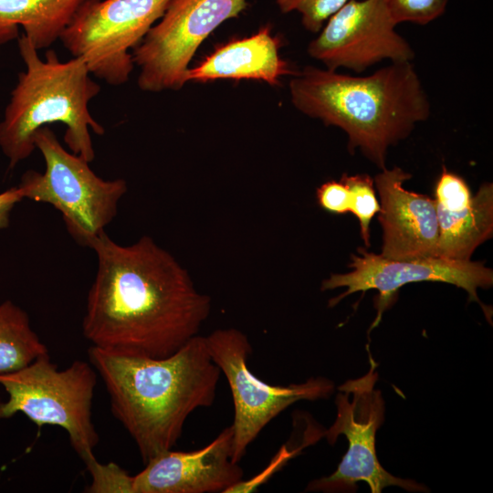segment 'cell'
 Returning <instances> with one entry per match:
<instances>
[{"label": "cell", "mask_w": 493, "mask_h": 493, "mask_svg": "<svg viewBox=\"0 0 493 493\" xmlns=\"http://www.w3.org/2000/svg\"><path fill=\"white\" fill-rule=\"evenodd\" d=\"M89 248L98 266L82 331L93 347L121 355L165 358L198 335L211 299L152 238L144 236L123 246L103 231Z\"/></svg>", "instance_id": "6da1fadb"}, {"label": "cell", "mask_w": 493, "mask_h": 493, "mask_svg": "<svg viewBox=\"0 0 493 493\" xmlns=\"http://www.w3.org/2000/svg\"><path fill=\"white\" fill-rule=\"evenodd\" d=\"M89 356L105 384L114 417L144 464L173 449L188 416L215 401L221 371L205 336H194L165 358L121 355L93 346Z\"/></svg>", "instance_id": "7a4b0ae2"}, {"label": "cell", "mask_w": 493, "mask_h": 493, "mask_svg": "<svg viewBox=\"0 0 493 493\" xmlns=\"http://www.w3.org/2000/svg\"><path fill=\"white\" fill-rule=\"evenodd\" d=\"M290 100L304 115L341 129L348 149L385 169L389 147L431 114V103L412 64L391 62L367 76L307 66L292 76Z\"/></svg>", "instance_id": "3957f363"}, {"label": "cell", "mask_w": 493, "mask_h": 493, "mask_svg": "<svg viewBox=\"0 0 493 493\" xmlns=\"http://www.w3.org/2000/svg\"><path fill=\"white\" fill-rule=\"evenodd\" d=\"M17 44L26 70L18 74L0 122V149L9 169L36 150V131L55 122L65 125L64 142L70 152L91 163L95 151L89 131L103 135L105 129L88 108L100 86L90 78L86 62L80 57L60 61L53 49L42 60L25 35Z\"/></svg>", "instance_id": "277c9868"}, {"label": "cell", "mask_w": 493, "mask_h": 493, "mask_svg": "<svg viewBox=\"0 0 493 493\" xmlns=\"http://www.w3.org/2000/svg\"><path fill=\"white\" fill-rule=\"evenodd\" d=\"M96 383L89 363L76 360L59 370L49 354L42 355L19 370L0 373L8 395L0 402V419L22 413L37 426L63 428L88 468L98 461L93 450L100 438L91 413Z\"/></svg>", "instance_id": "5b68a950"}, {"label": "cell", "mask_w": 493, "mask_h": 493, "mask_svg": "<svg viewBox=\"0 0 493 493\" xmlns=\"http://www.w3.org/2000/svg\"><path fill=\"white\" fill-rule=\"evenodd\" d=\"M34 143L43 155L45 172H25L17 187L24 199L49 204L60 212L71 237L89 247L116 216L126 181L99 177L89 162L66 151L47 126L36 131Z\"/></svg>", "instance_id": "8992f818"}, {"label": "cell", "mask_w": 493, "mask_h": 493, "mask_svg": "<svg viewBox=\"0 0 493 493\" xmlns=\"http://www.w3.org/2000/svg\"><path fill=\"white\" fill-rule=\"evenodd\" d=\"M205 337L210 356L226 377L233 397V462L239 463L265 426L289 405L301 400L326 399L333 393V383L323 377L288 386L271 385L258 379L247 365L252 346L237 329H217Z\"/></svg>", "instance_id": "52a82bcc"}, {"label": "cell", "mask_w": 493, "mask_h": 493, "mask_svg": "<svg viewBox=\"0 0 493 493\" xmlns=\"http://www.w3.org/2000/svg\"><path fill=\"white\" fill-rule=\"evenodd\" d=\"M171 0H84L60 35L73 57L111 86L128 81L131 52L164 14Z\"/></svg>", "instance_id": "ba28073f"}, {"label": "cell", "mask_w": 493, "mask_h": 493, "mask_svg": "<svg viewBox=\"0 0 493 493\" xmlns=\"http://www.w3.org/2000/svg\"><path fill=\"white\" fill-rule=\"evenodd\" d=\"M369 372L338 387L335 404L337 415L325 432L333 445L340 435L346 436L349 446L335 472L309 483L307 491L351 492L357 482H365L372 493L389 486H398L413 492L427 491L414 480L391 475L380 464L375 450V435L384 419V402L380 390L374 389L378 374L376 363L370 358Z\"/></svg>", "instance_id": "9c48e42d"}, {"label": "cell", "mask_w": 493, "mask_h": 493, "mask_svg": "<svg viewBox=\"0 0 493 493\" xmlns=\"http://www.w3.org/2000/svg\"><path fill=\"white\" fill-rule=\"evenodd\" d=\"M246 5V0H171L159 22L131 50L140 68L139 88L147 92L181 89L200 45Z\"/></svg>", "instance_id": "30bf717a"}, {"label": "cell", "mask_w": 493, "mask_h": 493, "mask_svg": "<svg viewBox=\"0 0 493 493\" xmlns=\"http://www.w3.org/2000/svg\"><path fill=\"white\" fill-rule=\"evenodd\" d=\"M396 26L385 0H350L326 21L308 54L327 69L355 73L383 60L412 61L414 51Z\"/></svg>", "instance_id": "8fae6325"}, {"label": "cell", "mask_w": 493, "mask_h": 493, "mask_svg": "<svg viewBox=\"0 0 493 493\" xmlns=\"http://www.w3.org/2000/svg\"><path fill=\"white\" fill-rule=\"evenodd\" d=\"M358 252L359 256H351V272L332 274L322 282V291L347 288L343 293L330 300V307L335 306L350 294L376 289L379 292L376 325L399 288L407 283L439 281L465 289L468 299L477 302L487 320H491V311L480 302L477 292V288H488L493 284V271L485 267L483 262L456 261L439 257L397 260L369 253L364 248H358Z\"/></svg>", "instance_id": "7c38bea8"}, {"label": "cell", "mask_w": 493, "mask_h": 493, "mask_svg": "<svg viewBox=\"0 0 493 493\" xmlns=\"http://www.w3.org/2000/svg\"><path fill=\"white\" fill-rule=\"evenodd\" d=\"M231 442L229 425L203 448L155 456L133 476V493L230 492L243 479L239 463L231 459Z\"/></svg>", "instance_id": "4fadbf2b"}, {"label": "cell", "mask_w": 493, "mask_h": 493, "mask_svg": "<svg viewBox=\"0 0 493 493\" xmlns=\"http://www.w3.org/2000/svg\"><path fill=\"white\" fill-rule=\"evenodd\" d=\"M412 175L402 168L381 170L374 179L380 195L378 220L383 231L382 253L389 259L436 257L439 226L435 199L411 192Z\"/></svg>", "instance_id": "5bb4252c"}, {"label": "cell", "mask_w": 493, "mask_h": 493, "mask_svg": "<svg viewBox=\"0 0 493 493\" xmlns=\"http://www.w3.org/2000/svg\"><path fill=\"white\" fill-rule=\"evenodd\" d=\"M279 39L265 26L257 33L231 40L215 49L187 71V82L216 79H255L278 86L282 77L295 75L279 55Z\"/></svg>", "instance_id": "9a60e30c"}, {"label": "cell", "mask_w": 493, "mask_h": 493, "mask_svg": "<svg viewBox=\"0 0 493 493\" xmlns=\"http://www.w3.org/2000/svg\"><path fill=\"white\" fill-rule=\"evenodd\" d=\"M436 213L439 226L436 257L470 260L475 249L492 237V184L481 185L468 205L451 211L436 207Z\"/></svg>", "instance_id": "2e32d148"}, {"label": "cell", "mask_w": 493, "mask_h": 493, "mask_svg": "<svg viewBox=\"0 0 493 493\" xmlns=\"http://www.w3.org/2000/svg\"><path fill=\"white\" fill-rule=\"evenodd\" d=\"M84 0H0V46L24 34L37 50L49 47Z\"/></svg>", "instance_id": "e0dca14e"}, {"label": "cell", "mask_w": 493, "mask_h": 493, "mask_svg": "<svg viewBox=\"0 0 493 493\" xmlns=\"http://www.w3.org/2000/svg\"><path fill=\"white\" fill-rule=\"evenodd\" d=\"M48 350L27 313L10 299L0 304V373L19 370Z\"/></svg>", "instance_id": "ac0fdd59"}, {"label": "cell", "mask_w": 493, "mask_h": 493, "mask_svg": "<svg viewBox=\"0 0 493 493\" xmlns=\"http://www.w3.org/2000/svg\"><path fill=\"white\" fill-rule=\"evenodd\" d=\"M347 186L349 193V212L359 220L361 235L366 246H370L369 226L372 217L380 212L372 180L367 174L348 175L343 173L340 179Z\"/></svg>", "instance_id": "d6986e66"}, {"label": "cell", "mask_w": 493, "mask_h": 493, "mask_svg": "<svg viewBox=\"0 0 493 493\" xmlns=\"http://www.w3.org/2000/svg\"><path fill=\"white\" fill-rule=\"evenodd\" d=\"M282 13L298 12L303 26L319 33L326 21L350 0H276Z\"/></svg>", "instance_id": "ffe728a7"}, {"label": "cell", "mask_w": 493, "mask_h": 493, "mask_svg": "<svg viewBox=\"0 0 493 493\" xmlns=\"http://www.w3.org/2000/svg\"><path fill=\"white\" fill-rule=\"evenodd\" d=\"M449 0H385L388 10L398 25L410 22L425 26L440 17Z\"/></svg>", "instance_id": "44dd1931"}, {"label": "cell", "mask_w": 493, "mask_h": 493, "mask_svg": "<svg viewBox=\"0 0 493 493\" xmlns=\"http://www.w3.org/2000/svg\"><path fill=\"white\" fill-rule=\"evenodd\" d=\"M435 205L451 211L468 205L472 199L470 189L466 181L443 166L442 173L435 185Z\"/></svg>", "instance_id": "7402d4cb"}, {"label": "cell", "mask_w": 493, "mask_h": 493, "mask_svg": "<svg viewBox=\"0 0 493 493\" xmlns=\"http://www.w3.org/2000/svg\"><path fill=\"white\" fill-rule=\"evenodd\" d=\"M92 477L89 492L133 493V476L114 463L103 465L97 461L87 468Z\"/></svg>", "instance_id": "603a6c76"}, {"label": "cell", "mask_w": 493, "mask_h": 493, "mask_svg": "<svg viewBox=\"0 0 493 493\" xmlns=\"http://www.w3.org/2000/svg\"><path fill=\"white\" fill-rule=\"evenodd\" d=\"M317 200L320 206L333 214L349 212V193L347 186L341 180H330L317 189Z\"/></svg>", "instance_id": "cb8c5ba5"}, {"label": "cell", "mask_w": 493, "mask_h": 493, "mask_svg": "<svg viewBox=\"0 0 493 493\" xmlns=\"http://www.w3.org/2000/svg\"><path fill=\"white\" fill-rule=\"evenodd\" d=\"M23 199L24 197L17 186L8 188L0 193V229L9 226L12 210Z\"/></svg>", "instance_id": "d4e9b609"}]
</instances>
